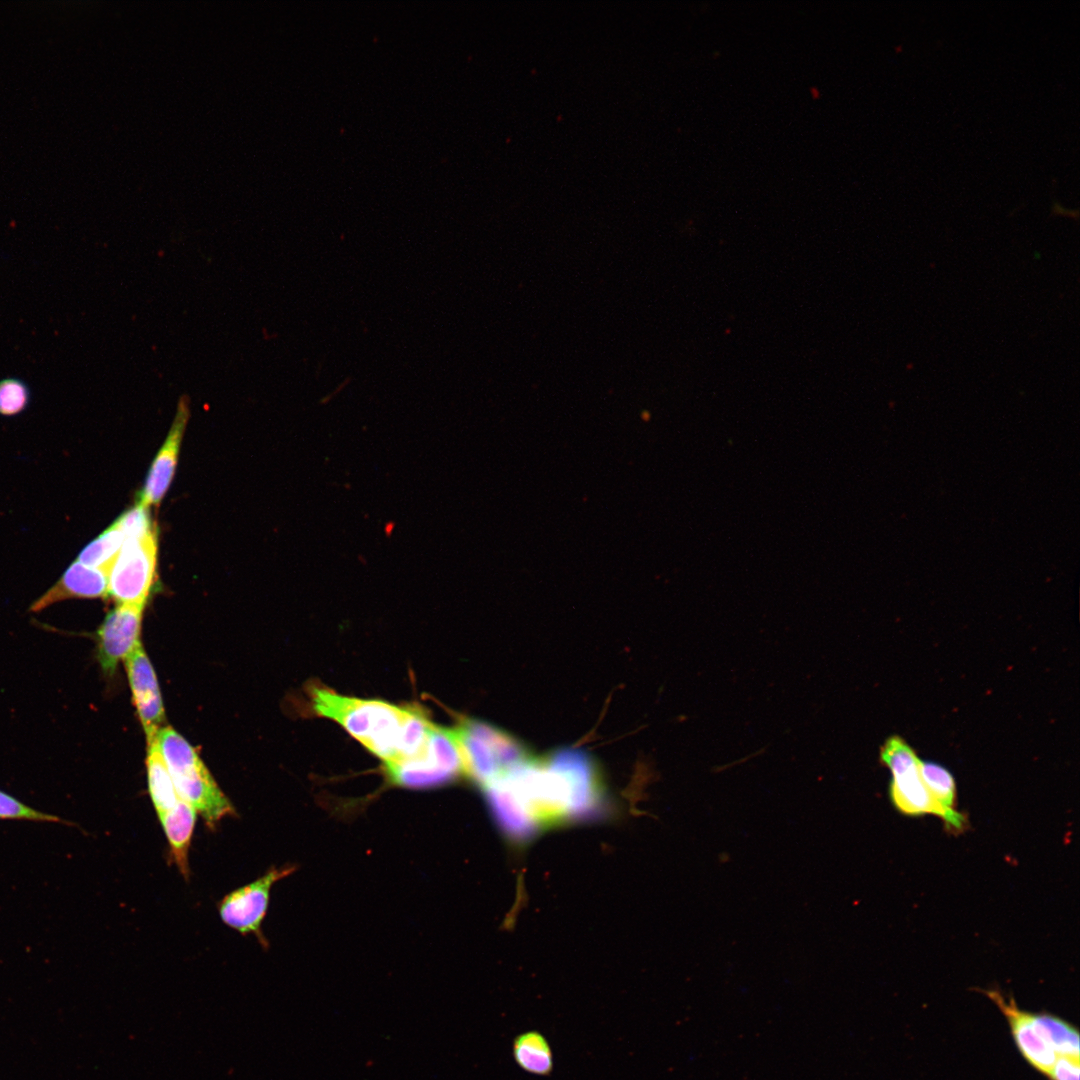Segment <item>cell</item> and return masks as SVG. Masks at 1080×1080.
Returning a JSON list of instances; mask_svg holds the SVG:
<instances>
[{
    "label": "cell",
    "mask_w": 1080,
    "mask_h": 1080,
    "mask_svg": "<svg viewBox=\"0 0 1080 1080\" xmlns=\"http://www.w3.org/2000/svg\"><path fill=\"white\" fill-rule=\"evenodd\" d=\"M157 530L125 540L108 575V596L118 604L145 606L156 577Z\"/></svg>",
    "instance_id": "obj_7"
},
{
    "label": "cell",
    "mask_w": 1080,
    "mask_h": 1080,
    "mask_svg": "<svg viewBox=\"0 0 1080 1080\" xmlns=\"http://www.w3.org/2000/svg\"><path fill=\"white\" fill-rule=\"evenodd\" d=\"M919 772L933 797L944 808L956 810V783L952 774L939 764L922 760Z\"/></svg>",
    "instance_id": "obj_19"
},
{
    "label": "cell",
    "mask_w": 1080,
    "mask_h": 1080,
    "mask_svg": "<svg viewBox=\"0 0 1080 1080\" xmlns=\"http://www.w3.org/2000/svg\"><path fill=\"white\" fill-rule=\"evenodd\" d=\"M29 400V388L22 380L9 377L0 381V415L15 416L21 413Z\"/></svg>",
    "instance_id": "obj_21"
},
{
    "label": "cell",
    "mask_w": 1080,
    "mask_h": 1080,
    "mask_svg": "<svg viewBox=\"0 0 1080 1080\" xmlns=\"http://www.w3.org/2000/svg\"><path fill=\"white\" fill-rule=\"evenodd\" d=\"M531 795L546 826L591 820L606 808L605 786L596 762L575 748L538 758Z\"/></svg>",
    "instance_id": "obj_2"
},
{
    "label": "cell",
    "mask_w": 1080,
    "mask_h": 1080,
    "mask_svg": "<svg viewBox=\"0 0 1080 1080\" xmlns=\"http://www.w3.org/2000/svg\"><path fill=\"white\" fill-rule=\"evenodd\" d=\"M0 820H27L73 825L57 815L36 810L3 790H0Z\"/></svg>",
    "instance_id": "obj_20"
},
{
    "label": "cell",
    "mask_w": 1080,
    "mask_h": 1080,
    "mask_svg": "<svg viewBox=\"0 0 1080 1080\" xmlns=\"http://www.w3.org/2000/svg\"><path fill=\"white\" fill-rule=\"evenodd\" d=\"M144 607L118 604L106 615L98 628L96 658L104 675L112 676L120 660H124L140 642Z\"/></svg>",
    "instance_id": "obj_9"
},
{
    "label": "cell",
    "mask_w": 1080,
    "mask_h": 1080,
    "mask_svg": "<svg viewBox=\"0 0 1080 1080\" xmlns=\"http://www.w3.org/2000/svg\"><path fill=\"white\" fill-rule=\"evenodd\" d=\"M190 416L189 401L183 396L158 454L152 462L139 503L146 507L158 505L165 496L175 473L181 440Z\"/></svg>",
    "instance_id": "obj_11"
},
{
    "label": "cell",
    "mask_w": 1080,
    "mask_h": 1080,
    "mask_svg": "<svg viewBox=\"0 0 1080 1080\" xmlns=\"http://www.w3.org/2000/svg\"><path fill=\"white\" fill-rule=\"evenodd\" d=\"M197 812L181 797L177 804L158 818L167 838L170 854L181 874L188 878V851L195 827Z\"/></svg>",
    "instance_id": "obj_14"
},
{
    "label": "cell",
    "mask_w": 1080,
    "mask_h": 1080,
    "mask_svg": "<svg viewBox=\"0 0 1080 1080\" xmlns=\"http://www.w3.org/2000/svg\"><path fill=\"white\" fill-rule=\"evenodd\" d=\"M1008 1020L1015 1043L1023 1057L1038 1071L1048 1075L1057 1054L1034 1025L1032 1013L1017 1007L1015 1001H1007L999 992L986 991Z\"/></svg>",
    "instance_id": "obj_12"
},
{
    "label": "cell",
    "mask_w": 1080,
    "mask_h": 1080,
    "mask_svg": "<svg viewBox=\"0 0 1080 1080\" xmlns=\"http://www.w3.org/2000/svg\"><path fill=\"white\" fill-rule=\"evenodd\" d=\"M115 523L126 539L142 537L156 528L150 517L149 507L141 503L123 513Z\"/></svg>",
    "instance_id": "obj_22"
},
{
    "label": "cell",
    "mask_w": 1080,
    "mask_h": 1080,
    "mask_svg": "<svg viewBox=\"0 0 1080 1080\" xmlns=\"http://www.w3.org/2000/svg\"><path fill=\"white\" fill-rule=\"evenodd\" d=\"M1035 1027L1057 1056L1079 1059L1078 1031L1063 1019L1051 1014H1033Z\"/></svg>",
    "instance_id": "obj_17"
},
{
    "label": "cell",
    "mask_w": 1080,
    "mask_h": 1080,
    "mask_svg": "<svg viewBox=\"0 0 1080 1080\" xmlns=\"http://www.w3.org/2000/svg\"><path fill=\"white\" fill-rule=\"evenodd\" d=\"M1079 1059L1058 1056L1048 1073L1051 1080H1079Z\"/></svg>",
    "instance_id": "obj_23"
},
{
    "label": "cell",
    "mask_w": 1080,
    "mask_h": 1080,
    "mask_svg": "<svg viewBox=\"0 0 1080 1080\" xmlns=\"http://www.w3.org/2000/svg\"><path fill=\"white\" fill-rule=\"evenodd\" d=\"M880 760L891 771L889 796L897 810L911 816H938L952 831L966 827L963 814L944 808L930 793L919 772L921 760L903 738L889 737L880 749Z\"/></svg>",
    "instance_id": "obj_5"
},
{
    "label": "cell",
    "mask_w": 1080,
    "mask_h": 1080,
    "mask_svg": "<svg viewBox=\"0 0 1080 1080\" xmlns=\"http://www.w3.org/2000/svg\"><path fill=\"white\" fill-rule=\"evenodd\" d=\"M450 729L459 749L464 775L480 788L506 776L533 757L517 738L484 721L463 718Z\"/></svg>",
    "instance_id": "obj_4"
},
{
    "label": "cell",
    "mask_w": 1080,
    "mask_h": 1080,
    "mask_svg": "<svg viewBox=\"0 0 1080 1080\" xmlns=\"http://www.w3.org/2000/svg\"><path fill=\"white\" fill-rule=\"evenodd\" d=\"M513 1056L520 1068L535 1075L546 1076L553 1069L550 1045L538 1031L519 1034L513 1041Z\"/></svg>",
    "instance_id": "obj_16"
},
{
    "label": "cell",
    "mask_w": 1080,
    "mask_h": 1080,
    "mask_svg": "<svg viewBox=\"0 0 1080 1080\" xmlns=\"http://www.w3.org/2000/svg\"><path fill=\"white\" fill-rule=\"evenodd\" d=\"M156 743L179 796L200 814L209 828L235 815L229 799L199 758L194 748L172 727L160 729Z\"/></svg>",
    "instance_id": "obj_3"
},
{
    "label": "cell",
    "mask_w": 1080,
    "mask_h": 1080,
    "mask_svg": "<svg viewBox=\"0 0 1080 1080\" xmlns=\"http://www.w3.org/2000/svg\"><path fill=\"white\" fill-rule=\"evenodd\" d=\"M313 711L340 724L384 763L415 756L434 725L417 706L341 695L327 687L309 689Z\"/></svg>",
    "instance_id": "obj_1"
},
{
    "label": "cell",
    "mask_w": 1080,
    "mask_h": 1080,
    "mask_svg": "<svg viewBox=\"0 0 1080 1080\" xmlns=\"http://www.w3.org/2000/svg\"><path fill=\"white\" fill-rule=\"evenodd\" d=\"M125 540V534L114 522L82 549L77 560L87 566L109 572Z\"/></svg>",
    "instance_id": "obj_18"
},
{
    "label": "cell",
    "mask_w": 1080,
    "mask_h": 1080,
    "mask_svg": "<svg viewBox=\"0 0 1080 1080\" xmlns=\"http://www.w3.org/2000/svg\"><path fill=\"white\" fill-rule=\"evenodd\" d=\"M384 770L390 784L410 789L439 787L464 775L451 729L435 724L420 752L405 760L385 763Z\"/></svg>",
    "instance_id": "obj_6"
},
{
    "label": "cell",
    "mask_w": 1080,
    "mask_h": 1080,
    "mask_svg": "<svg viewBox=\"0 0 1080 1080\" xmlns=\"http://www.w3.org/2000/svg\"><path fill=\"white\" fill-rule=\"evenodd\" d=\"M109 572L74 561L61 578L29 610L41 612L49 606L69 599H94L108 596Z\"/></svg>",
    "instance_id": "obj_13"
},
{
    "label": "cell",
    "mask_w": 1080,
    "mask_h": 1080,
    "mask_svg": "<svg viewBox=\"0 0 1080 1080\" xmlns=\"http://www.w3.org/2000/svg\"><path fill=\"white\" fill-rule=\"evenodd\" d=\"M146 764L149 794L159 817L171 810L179 801L180 796L156 739L148 744Z\"/></svg>",
    "instance_id": "obj_15"
},
{
    "label": "cell",
    "mask_w": 1080,
    "mask_h": 1080,
    "mask_svg": "<svg viewBox=\"0 0 1080 1080\" xmlns=\"http://www.w3.org/2000/svg\"><path fill=\"white\" fill-rule=\"evenodd\" d=\"M295 869L293 865L272 866L256 880L225 895L218 905L221 920L243 935H256L262 944H266L261 924L267 912L271 888Z\"/></svg>",
    "instance_id": "obj_8"
},
{
    "label": "cell",
    "mask_w": 1080,
    "mask_h": 1080,
    "mask_svg": "<svg viewBox=\"0 0 1080 1080\" xmlns=\"http://www.w3.org/2000/svg\"><path fill=\"white\" fill-rule=\"evenodd\" d=\"M123 661L134 704L149 744L156 739L165 721L156 674L141 642L136 644Z\"/></svg>",
    "instance_id": "obj_10"
}]
</instances>
